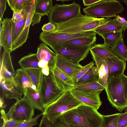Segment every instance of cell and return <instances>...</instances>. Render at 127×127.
I'll list each match as a JSON object with an SVG mask.
<instances>
[{"instance_id":"ac0fdd59","label":"cell","mask_w":127,"mask_h":127,"mask_svg":"<svg viewBox=\"0 0 127 127\" xmlns=\"http://www.w3.org/2000/svg\"><path fill=\"white\" fill-rule=\"evenodd\" d=\"M106 59L108 68V80L124 74L126 61L119 58Z\"/></svg>"},{"instance_id":"9c48e42d","label":"cell","mask_w":127,"mask_h":127,"mask_svg":"<svg viewBox=\"0 0 127 127\" xmlns=\"http://www.w3.org/2000/svg\"><path fill=\"white\" fill-rule=\"evenodd\" d=\"M34 109L27 99L23 96L17 100L11 106L6 114L8 119L11 118L23 122L31 120L34 115Z\"/></svg>"},{"instance_id":"bcb514c9","label":"cell","mask_w":127,"mask_h":127,"mask_svg":"<svg viewBox=\"0 0 127 127\" xmlns=\"http://www.w3.org/2000/svg\"><path fill=\"white\" fill-rule=\"evenodd\" d=\"M101 0H83V3L85 6H90L93 4Z\"/></svg>"},{"instance_id":"7a4b0ae2","label":"cell","mask_w":127,"mask_h":127,"mask_svg":"<svg viewBox=\"0 0 127 127\" xmlns=\"http://www.w3.org/2000/svg\"><path fill=\"white\" fill-rule=\"evenodd\" d=\"M112 19L111 18H93L81 13L68 21L56 25L55 31L72 33L94 31Z\"/></svg>"},{"instance_id":"44dd1931","label":"cell","mask_w":127,"mask_h":127,"mask_svg":"<svg viewBox=\"0 0 127 127\" xmlns=\"http://www.w3.org/2000/svg\"><path fill=\"white\" fill-rule=\"evenodd\" d=\"M24 96L29 102L35 109H37L43 113L44 110L43 103L39 91L31 88L24 90Z\"/></svg>"},{"instance_id":"cb8c5ba5","label":"cell","mask_w":127,"mask_h":127,"mask_svg":"<svg viewBox=\"0 0 127 127\" xmlns=\"http://www.w3.org/2000/svg\"><path fill=\"white\" fill-rule=\"evenodd\" d=\"M90 51L91 53L104 59L118 58L113 53L111 47L104 44H95Z\"/></svg>"},{"instance_id":"1f68e13d","label":"cell","mask_w":127,"mask_h":127,"mask_svg":"<svg viewBox=\"0 0 127 127\" xmlns=\"http://www.w3.org/2000/svg\"><path fill=\"white\" fill-rule=\"evenodd\" d=\"M26 18V14L22 19L16 22L12 21V46L15 43L22 32L25 25Z\"/></svg>"},{"instance_id":"83f0119b","label":"cell","mask_w":127,"mask_h":127,"mask_svg":"<svg viewBox=\"0 0 127 127\" xmlns=\"http://www.w3.org/2000/svg\"><path fill=\"white\" fill-rule=\"evenodd\" d=\"M105 87L98 80L86 84L75 86L73 89L84 92H90L97 91H103Z\"/></svg>"},{"instance_id":"f35d334b","label":"cell","mask_w":127,"mask_h":127,"mask_svg":"<svg viewBox=\"0 0 127 127\" xmlns=\"http://www.w3.org/2000/svg\"><path fill=\"white\" fill-rule=\"evenodd\" d=\"M117 126L118 127H127V112L122 113L119 116Z\"/></svg>"},{"instance_id":"f5cc1de1","label":"cell","mask_w":127,"mask_h":127,"mask_svg":"<svg viewBox=\"0 0 127 127\" xmlns=\"http://www.w3.org/2000/svg\"><path fill=\"white\" fill-rule=\"evenodd\" d=\"M70 0H57V1H61L62 2H64V1H69Z\"/></svg>"},{"instance_id":"f546056e","label":"cell","mask_w":127,"mask_h":127,"mask_svg":"<svg viewBox=\"0 0 127 127\" xmlns=\"http://www.w3.org/2000/svg\"><path fill=\"white\" fill-rule=\"evenodd\" d=\"M98 71L96 66L91 68L78 80L75 85L86 84L98 80Z\"/></svg>"},{"instance_id":"3957f363","label":"cell","mask_w":127,"mask_h":127,"mask_svg":"<svg viewBox=\"0 0 127 127\" xmlns=\"http://www.w3.org/2000/svg\"><path fill=\"white\" fill-rule=\"evenodd\" d=\"M105 91L113 107L122 112L127 107V76L124 74L107 80Z\"/></svg>"},{"instance_id":"ab89813d","label":"cell","mask_w":127,"mask_h":127,"mask_svg":"<svg viewBox=\"0 0 127 127\" xmlns=\"http://www.w3.org/2000/svg\"><path fill=\"white\" fill-rule=\"evenodd\" d=\"M26 14L25 9L20 12L17 11L13 12V17L11 18L12 21L16 22L22 19Z\"/></svg>"},{"instance_id":"f6af8a7d","label":"cell","mask_w":127,"mask_h":127,"mask_svg":"<svg viewBox=\"0 0 127 127\" xmlns=\"http://www.w3.org/2000/svg\"><path fill=\"white\" fill-rule=\"evenodd\" d=\"M114 19L120 24L127 28V21L124 18L118 15Z\"/></svg>"},{"instance_id":"e0dca14e","label":"cell","mask_w":127,"mask_h":127,"mask_svg":"<svg viewBox=\"0 0 127 127\" xmlns=\"http://www.w3.org/2000/svg\"><path fill=\"white\" fill-rule=\"evenodd\" d=\"M36 54L39 60L47 63L50 71L53 72L56 66L57 55L43 42L38 47Z\"/></svg>"},{"instance_id":"603a6c76","label":"cell","mask_w":127,"mask_h":127,"mask_svg":"<svg viewBox=\"0 0 127 127\" xmlns=\"http://www.w3.org/2000/svg\"><path fill=\"white\" fill-rule=\"evenodd\" d=\"M127 28L119 24L114 18L100 26L94 31L99 35L101 36L106 33L114 31H125Z\"/></svg>"},{"instance_id":"8fae6325","label":"cell","mask_w":127,"mask_h":127,"mask_svg":"<svg viewBox=\"0 0 127 127\" xmlns=\"http://www.w3.org/2000/svg\"><path fill=\"white\" fill-rule=\"evenodd\" d=\"M0 86L2 97L3 98L15 99L17 100L22 98L24 92L15 77L12 80H4L0 79Z\"/></svg>"},{"instance_id":"7c38bea8","label":"cell","mask_w":127,"mask_h":127,"mask_svg":"<svg viewBox=\"0 0 127 127\" xmlns=\"http://www.w3.org/2000/svg\"><path fill=\"white\" fill-rule=\"evenodd\" d=\"M35 0H32L25 8L26 18L23 29L15 43L12 46V52L22 46L25 43L28 37L29 29L31 24L33 15Z\"/></svg>"},{"instance_id":"ba28073f","label":"cell","mask_w":127,"mask_h":127,"mask_svg":"<svg viewBox=\"0 0 127 127\" xmlns=\"http://www.w3.org/2000/svg\"><path fill=\"white\" fill-rule=\"evenodd\" d=\"M44 108L60 97L65 92L58 86L55 80L53 72L49 74H43L39 90Z\"/></svg>"},{"instance_id":"e575fe53","label":"cell","mask_w":127,"mask_h":127,"mask_svg":"<svg viewBox=\"0 0 127 127\" xmlns=\"http://www.w3.org/2000/svg\"><path fill=\"white\" fill-rule=\"evenodd\" d=\"M32 0H7V2L13 12H20L25 9Z\"/></svg>"},{"instance_id":"9a60e30c","label":"cell","mask_w":127,"mask_h":127,"mask_svg":"<svg viewBox=\"0 0 127 127\" xmlns=\"http://www.w3.org/2000/svg\"><path fill=\"white\" fill-rule=\"evenodd\" d=\"M0 24V48L1 46L4 50L10 53L12 52L11 19L6 18L3 19Z\"/></svg>"},{"instance_id":"8d00e7d4","label":"cell","mask_w":127,"mask_h":127,"mask_svg":"<svg viewBox=\"0 0 127 127\" xmlns=\"http://www.w3.org/2000/svg\"><path fill=\"white\" fill-rule=\"evenodd\" d=\"M1 118L5 123L4 127H15L20 124L23 123L16 121L11 118H7L6 114L3 109H1Z\"/></svg>"},{"instance_id":"681fc988","label":"cell","mask_w":127,"mask_h":127,"mask_svg":"<svg viewBox=\"0 0 127 127\" xmlns=\"http://www.w3.org/2000/svg\"><path fill=\"white\" fill-rule=\"evenodd\" d=\"M3 98L1 96L0 98V107L1 108H4L6 106V105L4 104Z\"/></svg>"},{"instance_id":"c3c4849f","label":"cell","mask_w":127,"mask_h":127,"mask_svg":"<svg viewBox=\"0 0 127 127\" xmlns=\"http://www.w3.org/2000/svg\"><path fill=\"white\" fill-rule=\"evenodd\" d=\"M46 65H48V64L44 61H39V62L38 65L40 68L41 69Z\"/></svg>"},{"instance_id":"f1b7e54d","label":"cell","mask_w":127,"mask_h":127,"mask_svg":"<svg viewBox=\"0 0 127 127\" xmlns=\"http://www.w3.org/2000/svg\"><path fill=\"white\" fill-rule=\"evenodd\" d=\"M16 72V77L21 86L24 90L27 88H31L36 90L35 86L32 83L24 69H18Z\"/></svg>"},{"instance_id":"b9f144b4","label":"cell","mask_w":127,"mask_h":127,"mask_svg":"<svg viewBox=\"0 0 127 127\" xmlns=\"http://www.w3.org/2000/svg\"><path fill=\"white\" fill-rule=\"evenodd\" d=\"M56 27V25L49 22L44 24L42 26L41 29L43 32H50L55 31Z\"/></svg>"},{"instance_id":"8992f818","label":"cell","mask_w":127,"mask_h":127,"mask_svg":"<svg viewBox=\"0 0 127 127\" xmlns=\"http://www.w3.org/2000/svg\"><path fill=\"white\" fill-rule=\"evenodd\" d=\"M81 6L74 1L70 4H56L48 16L49 21L56 25L73 19L80 13Z\"/></svg>"},{"instance_id":"f907efd6","label":"cell","mask_w":127,"mask_h":127,"mask_svg":"<svg viewBox=\"0 0 127 127\" xmlns=\"http://www.w3.org/2000/svg\"><path fill=\"white\" fill-rule=\"evenodd\" d=\"M123 2H124L127 6V0H124L123 1Z\"/></svg>"},{"instance_id":"ffe728a7","label":"cell","mask_w":127,"mask_h":127,"mask_svg":"<svg viewBox=\"0 0 127 127\" xmlns=\"http://www.w3.org/2000/svg\"><path fill=\"white\" fill-rule=\"evenodd\" d=\"M54 79L58 87L65 92L71 91L74 86L72 78L63 73L56 66L53 72Z\"/></svg>"},{"instance_id":"30bf717a","label":"cell","mask_w":127,"mask_h":127,"mask_svg":"<svg viewBox=\"0 0 127 127\" xmlns=\"http://www.w3.org/2000/svg\"><path fill=\"white\" fill-rule=\"evenodd\" d=\"M93 44L79 47L53 48L52 49L58 55H60L70 62L76 64L85 59L89 53Z\"/></svg>"},{"instance_id":"d4e9b609","label":"cell","mask_w":127,"mask_h":127,"mask_svg":"<svg viewBox=\"0 0 127 127\" xmlns=\"http://www.w3.org/2000/svg\"><path fill=\"white\" fill-rule=\"evenodd\" d=\"M96 40V35L78 37L65 42L62 44V47H75L89 46L95 44Z\"/></svg>"},{"instance_id":"836d02e7","label":"cell","mask_w":127,"mask_h":127,"mask_svg":"<svg viewBox=\"0 0 127 127\" xmlns=\"http://www.w3.org/2000/svg\"><path fill=\"white\" fill-rule=\"evenodd\" d=\"M122 113L103 115L100 127H118V122L119 116Z\"/></svg>"},{"instance_id":"5bb4252c","label":"cell","mask_w":127,"mask_h":127,"mask_svg":"<svg viewBox=\"0 0 127 127\" xmlns=\"http://www.w3.org/2000/svg\"><path fill=\"white\" fill-rule=\"evenodd\" d=\"M0 79L12 80L16 76L12 64L10 53L4 50L0 58Z\"/></svg>"},{"instance_id":"4fadbf2b","label":"cell","mask_w":127,"mask_h":127,"mask_svg":"<svg viewBox=\"0 0 127 127\" xmlns=\"http://www.w3.org/2000/svg\"><path fill=\"white\" fill-rule=\"evenodd\" d=\"M71 91L73 95L83 104L91 107L96 110H97L102 104L99 95L102 91L84 92L73 89Z\"/></svg>"},{"instance_id":"ee69618b","label":"cell","mask_w":127,"mask_h":127,"mask_svg":"<svg viewBox=\"0 0 127 127\" xmlns=\"http://www.w3.org/2000/svg\"><path fill=\"white\" fill-rule=\"evenodd\" d=\"M39 127H52V126L50 121L45 117L43 116Z\"/></svg>"},{"instance_id":"7dc6e473","label":"cell","mask_w":127,"mask_h":127,"mask_svg":"<svg viewBox=\"0 0 127 127\" xmlns=\"http://www.w3.org/2000/svg\"><path fill=\"white\" fill-rule=\"evenodd\" d=\"M42 74L46 76L48 75L50 73V70L48 65H46L41 68Z\"/></svg>"},{"instance_id":"7402d4cb","label":"cell","mask_w":127,"mask_h":127,"mask_svg":"<svg viewBox=\"0 0 127 127\" xmlns=\"http://www.w3.org/2000/svg\"><path fill=\"white\" fill-rule=\"evenodd\" d=\"M93 61L95 62L98 71V80L105 88L108 78V68L106 59H101L94 54L91 53Z\"/></svg>"},{"instance_id":"816d5d0a","label":"cell","mask_w":127,"mask_h":127,"mask_svg":"<svg viewBox=\"0 0 127 127\" xmlns=\"http://www.w3.org/2000/svg\"><path fill=\"white\" fill-rule=\"evenodd\" d=\"M5 123L4 121H3L1 127H4Z\"/></svg>"},{"instance_id":"d590c367","label":"cell","mask_w":127,"mask_h":127,"mask_svg":"<svg viewBox=\"0 0 127 127\" xmlns=\"http://www.w3.org/2000/svg\"><path fill=\"white\" fill-rule=\"evenodd\" d=\"M94 61L83 67L72 78L73 84L75 85L78 80L92 67L94 66Z\"/></svg>"},{"instance_id":"2e32d148","label":"cell","mask_w":127,"mask_h":127,"mask_svg":"<svg viewBox=\"0 0 127 127\" xmlns=\"http://www.w3.org/2000/svg\"><path fill=\"white\" fill-rule=\"evenodd\" d=\"M53 6L52 0H35L34 11L31 25L33 26L39 23L42 17L48 16Z\"/></svg>"},{"instance_id":"d6a6232c","label":"cell","mask_w":127,"mask_h":127,"mask_svg":"<svg viewBox=\"0 0 127 127\" xmlns=\"http://www.w3.org/2000/svg\"><path fill=\"white\" fill-rule=\"evenodd\" d=\"M111 49L113 53L117 57L126 61H127V49L124 44L123 38Z\"/></svg>"},{"instance_id":"60d3db41","label":"cell","mask_w":127,"mask_h":127,"mask_svg":"<svg viewBox=\"0 0 127 127\" xmlns=\"http://www.w3.org/2000/svg\"><path fill=\"white\" fill-rule=\"evenodd\" d=\"M51 124L52 127H77L67 124L61 120L59 117Z\"/></svg>"},{"instance_id":"db71d44e","label":"cell","mask_w":127,"mask_h":127,"mask_svg":"<svg viewBox=\"0 0 127 127\" xmlns=\"http://www.w3.org/2000/svg\"><path fill=\"white\" fill-rule=\"evenodd\" d=\"M125 112H127V107L125 109Z\"/></svg>"},{"instance_id":"d6986e66","label":"cell","mask_w":127,"mask_h":127,"mask_svg":"<svg viewBox=\"0 0 127 127\" xmlns=\"http://www.w3.org/2000/svg\"><path fill=\"white\" fill-rule=\"evenodd\" d=\"M56 66L72 79L83 67L80 64H76L72 63L62 56L58 55Z\"/></svg>"},{"instance_id":"7bdbcfd3","label":"cell","mask_w":127,"mask_h":127,"mask_svg":"<svg viewBox=\"0 0 127 127\" xmlns=\"http://www.w3.org/2000/svg\"><path fill=\"white\" fill-rule=\"evenodd\" d=\"M7 0H0V21H2L4 13L6 9Z\"/></svg>"},{"instance_id":"5b68a950","label":"cell","mask_w":127,"mask_h":127,"mask_svg":"<svg viewBox=\"0 0 127 127\" xmlns=\"http://www.w3.org/2000/svg\"><path fill=\"white\" fill-rule=\"evenodd\" d=\"M85 15L93 17H115L123 11V7L120 1L116 0H101L83 8Z\"/></svg>"},{"instance_id":"4dcf8cb0","label":"cell","mask_w":127,"mask_h":127,"mask_svg":"<svg viewBox=\"0 0 127 127\" xmlns=\"http://www.w3.org/2000/svg\"><path fill=\"white\" fill-rule=\"evenodd\" d=\"M122 32L114 31L104 33L101 36L104 39L103 44L113 47L122 38Z\"/></svg>"},{"instance_id":"52a82bcc","label":"cell","mask_w":127,"mask_h":127,"mask_svg":"<svg viewBox=\"0 0 127 127\" xmlns=\"http://www.w3.org/2000/svg\"><path fill=\"white\" fill-rule=\"evenodd\" d=\"M94 31L78 33H72L56 31L50 32H42L40 34V40L52 49L62 47V44L70 40L78 37L96 35Z\"/></svg>"},{"instance_id":"6da1fadb","label":"cell","mask_w":127,"mask_h":127,"mask_svg":"<svg viewBox=\"0 0 127 127\" xmlns=\"http://www.w3.org/2000/svg\"><path fill=\"white\" fill-rule=\"evenodd\" d=\"M59 117L67 124L77 127H100L103 115L94 108L82 104Z\"/></svg>"},{"instance_id":"74e56055","label":"cell","mask_w":127,"mask_h":127,"mask_svg":"<svg viewBox=\"0 0 127 127\" xmlns=\"http://www.w3.org/2000/svg\"><path fill=\"white\" fill-rule=\"evenodd\" d=\"M42 115V113L39 114L30 120L22 123L15 127H32L37 124V120Z\"/></svg>"},{"instance_id":"277c9868","label":"cell","mask_w":127,"mask_h":127,"mask_svg":"<svg viewBox=\"0 0 127 127\" xmlns=\"http://www.w3.org/2000/svg\"><path fill=\"white\" fill-rule=\"evenodd\" d=\"M82 104L73 95L71 91H67L45 108L42 113L43 115L52 123L64 113Z\"/></svg>"},{"instance_id":"4316f807","label":"cell","mask_w":127,"mask_h":127,"mask_svg":"<svg viewBox=\"0 0 127 127\" xmlns=\"http://www.w3.org/2000/svg\"><path fill=\"white\" fill-rule=\"evenodd\" d=\"M34 85L36 90L39 91L42 81L43 74L40 68H26L24 69Z\"/></svg>"},{"instance_id":"484cf974","label":"cell","mask_w":127,"mask_h":127,"mask_svg":"<svg viewBox=\"0 0 127 127\" xmlns=\"http://www.w3.org/2000/svg\"><path fill=\"white\" fill-rule=\"evenodd\" d=\"M39 60L36 53H31L20 59L18 64L22 68H40L38 65Z\"/></svg>"}]
</instances>
